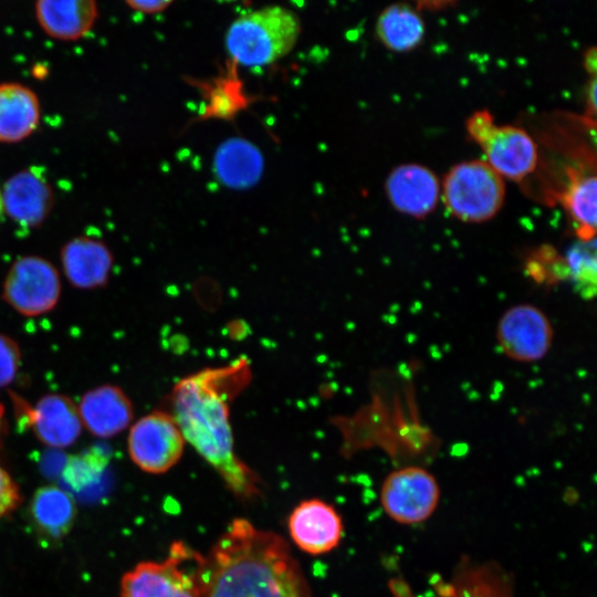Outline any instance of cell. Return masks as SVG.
I'll list each match as a JSON object with an SVG mask.
<instances>
[{
  "label": "cell",
  "mask_w": 597,
  "mask_h": 597,
  "mask_svg": "<svg viewBox=\"0 0 597 597\" xmlns=\"http://www.w3.org/2000/svg\"><path fill=\"white\" fill-rule=\"evenodd\" d=\"M36 94L20 83L0 84V143H17L30 136L39 125Z\"/></svg>",
  "instance_id": "obj_18"
},
{
  "label": "cell",
  "mask_w": 597,
  "mask_h": 597,
  "mask_svg": "<svg viewBox=\"0 0 597 597\" xmlns=\"http://www.w3.org/2000/svg\"><path fill=\"white\" fill-rule=\"evenodd\" d=\"M206 557L184 542L171 544L163 562H143L121 582V597H205Z\"/></svg>",
  "instance_id": "obj_4"
},
{
  "label": "cell",
  "mask_w": 597,
  "mask_h": 597,
  "mask_svg": "<svg viewBox=\"0 0 597 597\" xmlns=\"http://www.w3.org/2000/svg\"><path fill=\"white\" fill-rule=\"evenodd\" d=\"M214 170L222 184L235 189L255 185L263 170L261 153L248 140L232 138L219 146Z\"/></svg>",
  "instance_id": "obj_19"
},
{
  "label": "cell",
  "mask_w": 597,
  "mask_h": 597,
  "mask_svg": "<svg viewBox=\"0 0 597 597\" xmlns=\"http://www.w3.org/2000/svg\"><path fill=\"white\" fill-rule=\"evenodd\" d=\"M185 442L171 413L154 410L132 426L127 447L132 461L139 469L160 474L180 460Z\"/></svg>",
  "instance_id": "obj_8"
},
{
  "label": "cell",
  "mask_w": 597,
  "mask_h": 597,
  "mask_svg": "<svg viewBox=\"0 0 597 597\" xmlns=\"http://www.w3.org/2000/svg\"><path fill=\"white\" fill-rule=\"evenodd\" d=\"M252 380L250 362L237 358L178 380L171 391V416L185 441L220 475L238 498L260 495L261 480L235 453L230 406Z\"/></svg>",
  "instance_id": "obj_1"
},
{
  "label": "cell",
  "mask_w": 597,
  "mask_h": 597,
  "mask_svg": "<svg viewBox=\"0 0 597 597\" xmlns=\"http://www.w3.org/2000/svg\"><path fill=\"white\" fill-rule=\"evenodd\" d=\"M126 4L135 11L142 12V13H159L164 12L168 9L169 6L172 4V1L170 0H127Z\"/></svg>",
  "instance_id": "obj_26"
},
{
  "label": "cell",
  "mask_w": 597,
  "mask_h": 597,
  "mask_svg": "<svg viewBox=\"0 0 597 597\" xmlns=\"http://www.w3.org/2000/svg\"><path fill=\"white\" fill-rule=\"evenodd\" d=\"M597 50L596 46H590L584 54V66L587 73L591 76H596L597 65Z\"/></svg>",
  "instance_id": "obj_28"
},
{
  "label": "cell",
  "mask_w": 597,
  "mask_h": 597,
  "mask_svg": "<svg viewBox=\"0 0 597 597\" xmlns=\"http://www.w3.org/2000/svg\"><path fill=\"white\" fill-rule=\"evenodd\" d=\"M376 35L391 51H410L422 41L425 22L417 8L405 2L392 3L379 13Z\"/></svg>",
  "instance_id": "obj_20"
},
{
  "label": "cell",
  "mask_w": 597,
  "mask_h": 597,
  "mask_svg": "<svg viewBox=\"0 0 597 597\" xmlns=\"http://www.w3.org/2000/svg\"><path fill=\"white\" fill-rule=\"evenodd\" d=\"M61 263L69 282L82 290L105 285L113 266V254L101 240L77 237L64 244Z\"/></svg>",
  "instance_id": "obj_16"
},
{
  "label": "cell",
  "mask_w": 597,
  "mask_h": 597,
  "mask_svg": "<svg viewBox=\"0 0 597 597\" xmlns=\"http://www.w3.org/2000/svg\"><path fill=\"white\" fill-rule=\"evenodd\" d=\"M465 130L483 150L485 161L503 178L520 181L535 169L537 146L522 127L499 126L488 109H479L467 118Z\"/></svg>",
  "instance_id": "obj_6"
},
{
  "label": "cell",
  "mask_w": 597,
  "mask_h": 597,
  "mask_svg": "<svg viewBox=\"0 0 597 597\" xmlns=\"http://www.w3.org/2000/svg\"><path fill=\"white\" fill-rule=\"evenodd\" d=\"M205 597H312L285 540L234 519L206 557Z\"/></svg>",
  "instance_id": "obj_2"
},
{
  "label": "cell",
  "mask_w": 597,
  "mask_h": 597,
  "mask_svg": "<svg viewBox=\"0 0 597 597\" xmlns=\"http://www.w3.org/2000/svg\"><path fill=\"white\" fill-rule=\"evenodd\" d=\"M3 213H4V210H3L2 196H1V189H0V222L2 221Z\"/></svg>",
  "instance_id": "obj_30"
},
{
  "label": "cell",
  "mask_w": 597,
  "mask_h": 597,
  "mask_svg": "<svg viewBox=\"0 0 597 597\" xmlns=\"http://www.w3.org/2000/svg\"><path fill=\"white\" fill-rule=\"evenodd\" d=\"M3 210L22 228L40 226L53 206V191L39 168H28L11 176L1 191Z\"/></svg>",
  "instance_id": "obj_12"
},
{
  "label": "cell",
  "mask_w": 597,
  "mask_h": 597,
  "mask_svg": "<svg viewBox=\"0 0 597 597\" xmlns=\"http://www.w3.org/2000/svg\"><path fill=\"white\" fill-rule=\"evenodd\" d=\"M3 415H4V409H3L2 404L0 402V431L3 425Z\"/></svg>",
  "instance_id": "obj_29"
},
{
  "label": "cell",
  "mask_w": 597,
  "mask_h": 597,
  "mask_svg": "<svg viewBox=\"0 0 597 597\" xmlns=\"http://www.w3.org/2000/svg\"><path fill=\"white\" fill-rule=\"evenodd\" d=\"M448 211L464 222H484L501 209L505 198L504 178L485 160L471 159L449 169L441 184Z\"/></svg>",
  "instance_id": "obj_5"
},
{
  "label": "cell",
  "mask_w": 597,
  "mask_h": 597,
  "mask_svg": "<svg viewBox=\"0 0 597 597\" xmlns=\"http://www.w3.org/2000/svg\"><path fill=\"white\" fill-rule=\"evenodd\" d=\"M21 364V350L18 343L0 334V387L9 385L15 377Z\"/></svg>",
  "instance_id": "obj_24"
},
{
  "label": "cell",
  "mask_w": 597,
  "mask_h": 597,
  "mask_svg": "<svg viewBox=\"0 0 597 597\" xmlns=\"http://www.w3.org/2000/svg\"><path fill=\"white\" fill-rule=\"evenodd\" d=\"M496 338L511 359L532 363L542 359L553 342V327L546 314L532 304H519L501 316Z\"/></svg>",
  "instance_id": "obj_10"
},
{
  "label": "cell",
  "mask_w": 597,
  "mask_h": 597,
  "mask_svg": "<svg viewBox=\"0 0 597 597\" xmlns=\"http://www.w3.org/2000/svg\"><path fill=\"white\" fill-rule=\"evenodd\" d=\"M439 496L440 490L434 476L419 467L391 472L380 491L385 512L401 524L426 521L437 509Z\"/></svg>",
  "instance_id": "obj_9"
},
{
  "label": "cell",
  "mask_w": 597,
  "mask_h": 597,
  "mask_svg": "<svg viewBox=\"0 0 597 597\" xmlns=\"http://www.w3.org/2000/svg\"><path fill=\"white\" fill-rule=\"evenodd\" d=\"M76 515L73 498L55 485L36 490L31 501V517L35 526L49 537L60 538L72 527Z\"/></svg>",
  "instance_id": "obj_22"
},
{
  "label": "cell",
  "mask_w": 597,
  "mask_h": 597,
  "mask_svg": "<svg viewBox=\"0 0 597 597\" xmlns=\"http://www.w3.org/2000/svg\"><path fill=\"white\" fill-rule=\"evenodd\" d=\"M34 11L42 30L64 41L87 34L98 17L97 3L93 0H40Z\"/></svg>",
  "instance_id": "obj_17"
},
{
  "label": "cell",
  "mask_w": 597,
  "mask_h": 597,
  "mask_svg": "<svg viewBox=\"0 0 597 597\" xmlns=\"http://www.w3.org/2000/svg\"><path fill=\"white\" fill-rule=\"evenodd\" d=\"M20 502L19 488L10 474L0 467V520Z\"/></svg>",
  "instance_id": "obj_25"
},
{
  "label": "cell",
  "mask_w": 597,
  "mask_h": 597,
  "mask_svg": "<svg viewBox=\"0 0 597 597\" xmlns=\"http://www.w3.org/2000/svg\"><path fill=\"white\" fill-rule=\"evenodd\" d=\"M587 118L594 117L596 113V76H590L587 87Z\"/></svg>",
  "instance_id": "obj_27"
},
{
  "label": "cell",
  "mask_w": 597,
  "mask_h": 597,
  "mask_svg": "<svg viewBox=\"0 0 597 597\" xmlns=\"http://www.w3.org/2000/svg\"><path fill=\"white\" fill-rule=\"evenodd\" d=\"M25 418L35 437L46 446L65 448L73 444L82 432L77 405L67 396H43Z\"/></svg>",
  "instance_id": "obj_14"
},
{
  "label": "cell",
  "mask_w": 597,
  "mask_h": 597,
  "mask_svg": "<svg viewBox=\"0 0 597 597\" xmlns=\"http://www.w3.org/2000/svg\"><path fill=\"white\" fill-rule=\"evenodd\" d=\"M61 295V280L55 266L44 258L27 255L9 269L2 297L18 313L39 316L54 308Z\"/></svg>",
  "instance_id": "obj_7"
},
{
  "label": "cell",
  "mask_w": 597,
  "mask_h": 597,
  "mask_svg": "<svg viewBox=\"0 0 597 597\" xmlns=\"http://www.w3.org/2000/svg\"><path fill=\"white\" fill-rule=\"evenodd\" d=\"M289 531L300 549L320 555L331 552L339 544L343 522L332 505L318 499H311L301 502L292 511Z\"/></svg>",
  "instance_id": "obj_13"
},
{
  "label": "cell",
  "mask_w": 597,
  "mask_h": 597,
  "mask_svg": "<svg viewBox=\"0 0 597 597\" xmlns=\"http://www.w3.org/2000/svg\"><path fill=\"white\" fill-rule=\"evenodd\" d=\"M385 191L397 211L421 219L436 209L441 184L430 168L416 163H406L396 166L388 174Z\"/></svg>",
  "instance_id": "obj_11"
},
{
  "label": "cell",
  "mask_w": 597,
  "mask_h": 597,
  "mask_svg": "<svg viewBox=\"0 0 597 597\" xmlns=\"http://www.w3.org/2000/svg\"><path fill=\"white\" fill-rule=\"evenodd\" d=\"M301 30L295 12L277 4L266 6L241 14L229 25L226 49L243 66H265L291 53Z\"/></svg>",
  "instance_id": "obj_3"
},
{
  "label": "cell",
  "mask_w": 597,
  "mask_h": 597,
  "mask_svg": "<svg viewBox=\"0 0 597 597\" xmlns=\"http://www.w3.org/2000/svg\"><path fill=\"white\" fill-rule=\"evenodd\" d=\"M568 184L562 193V203L568 212L575 233L582 242L596 235V175L570 169Z\"/></svg>",
  "instance_id": "obj_21"
},
{
  "label": "cell",
  "mask_w": 597,
  "mask_h": 597,
  "mask_svg": "<svg viewBox=\"0 0 597 597\" xmlns=\"http://www.w3.org/2000/svg\"><path fill=\"white\" fill-rule=\"evenodd\" d=\"M77 408L82 425L101 438L122 432L130 425L134 416L130 399L114 385H103L86 391Z\"/></svg>",
  "instance_id": "obj_15"
},
{
  "label": "cell",
  "mask_w": 597,
  "mask_h": 597,
  "mask_svg": "<svg viewBox=\"0 0 597 597\" xmlns=\"http://www.w3.org/2000/svg\"><path fill=\"white\" fill-rule=\"evenodd\" d=\"M579 242L567 254L565 261L568 274L580 286L586 296H593L596 286L595 242Z\"/></svg>",
  "instance_id": "obj_23"
}]
</instances>
